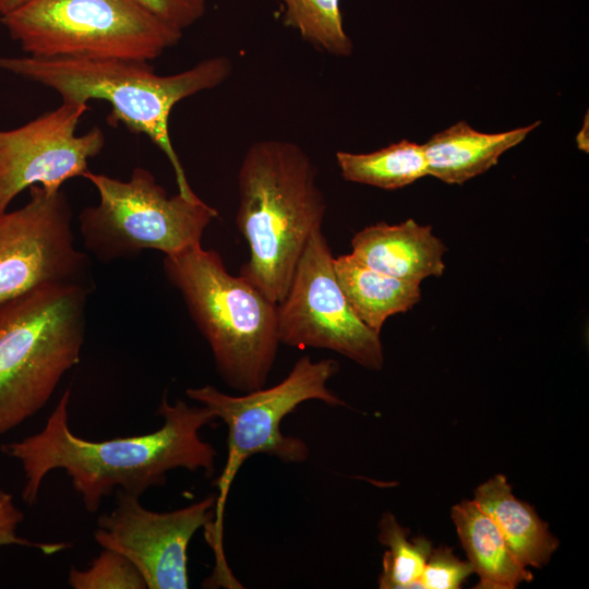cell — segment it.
Masks as SVG:
<instances>
[{
  "label": "cell",
  "mask_w": 589,
  "mask_h": 589,
  "mask_svg": "<svg viewBox=\"0 0 589 589\" xmlns=\"http://www.w3.org/2000/svg\"><path fill=\"white\" fill-rule=\"evenodd\" d=\"M472 573L470 563L461 561L452 549H432L420 585L423 589H457Z\"/></svg>",
  "instance_id": "cell-22"
},
{
  "label": "cell",
  "mask_w": 589,
  "mask_h": 589,
  "mask_svg": "<svg viewBox=\"0 0 589 589\" xmlns=\"http://www.w3.org/2000/svg\"><path fill=\"white\" fill-rule=\"evenodd\" d=\"M216 494L171 512H153L121 489L115 507L98 516L95 541L117 551L139 569L148 589L189 588L188 546L215 517Z\"/></svg>",
  "instance_id": "cell-11"
},
{
  "label": "cell",
  "mask_w": 589,
  "mask_h": 589,
  "mask_svg": "<svg viewBox=\"0 0 589 589\" xmlns=\"http://www.w3.org/2000/svg\"><path fill=\"white\" fill-rule=\"evenodd\" d=\"M89 290L46 285L0 305V435L38 412L80 362Z\"/></svg>",
  "instance_id": "cell-5"
},
{
  "label": "cell",
  "mask_w": 589,
  "mask_h": 589,
  "mask_svg": "<svg viewBox=\"0 0 589 589\" xmlns=\"http://www.w3.org/2000/svg\"><path fill=\"white\" fill-rule=\"evenodd\" d=\"M351 248V254L363 264L402 280L421 284L445 271V244L430 225H420L412 218L396 225L366 226L352 237Z\"/></svg>",
  "instance_id": "cell-13"
},
{
  "label": "cell",
  "mask_w": 589,
  "mask_h": 589,
  "mask_svg": "<svg viewBox=\"0 0 589 589\" xmlns=\"http://www.w3.org/2000/svg\"><path fill=\"white\" fill-rule=\"evenodd\" d=\"M69 585L74 589H146L135 565L121 553L103 549L85 569L72 567Z\"/></svg>",
  "instance_id": "cell-21"
},
{
  "label": "cell",
  "mask_w": 589,
  "mask_h": 589,
  "mask_svg": "<svg viewBox=\"0 0 589 589\" xmlns=\"http://www.w3.org/2000/svg\"><path fill=\"white\" fill-rule=\"evenodd\" d=\"M163 269L208 344L224 383L239 393L264 387L280 345L277 303L231 275L220 254L202 245L165 255Z\"/></svg>",
  "instance_id": "cell-4"
},
{
  "label": "cell",
  "mask_w": 589,
  "mask_h": 589,
  "mask_svg": "<svg viewBox=\"0 0 589 589\" xmlns=\"http://www.w3.org/2000/svg\"><path fill=\"white\" fill-rule=\"evenodd\" d=\"M284 23L330 55L348 57L353 46L342 26L339 0H281Z\"/></svg>",
  "instance_id": "cell-20"
},
{
  "label": "cell",
  "mask_w": 589,
  "mask_h": 589,
  "mask_svg": "<svg viewBox=\"0 0 589 589\" xmlns=\"http://www.w3.org/2000/svg\"><path fill=\"white\" fill-rule=\"evenodd\" d=\"M317 169L297 143L261 140L245 151L238 171L236 223L249 245L239 275L278 303L286 294L326 201Z\"/></svg>",
  "instance_id": "cell-2"
},
{
  "label": "cell",
  "mask_w": 589,
  "mask_h": 589,
  "mask_svg": "<svg viewBox=\"0 0 589 589\" xmlns=\"http://www.w3.org/2000/svg\"><path fill=\"white\" fill-rule=\"evenodd\" d=\"M23 518V513L14 504L13 496L0 490V546L9 544L32 546L45 554H53L71 548V544L67 542H37L19 537L16 529Z\"/></svg>",
  "instance_id": "cell-24"
},
{
  "label": "cell",
  "mask_w": 589,
  "mask_h": 589,
  "mask_svg": "<svg viewBox=\"0 0 589 589\" xmlns=\"http://www.w3.org/2000/svg\"><path fill=\"white\" fill-rule=\"evenodd\" d=\"M24 0H0V16L17 8Z\"/></svg>",
  "instance_id": "cell-25"
},
{
  "label": "cell",
  "mask_w": 589,
  "mask_h": 589,
  "mask_svg": "<svg viewBox=\"0 0 589 589\" xmlns=\"http://www.w3.org/2000/svg\"><path fill=\"white\" fill-rule=\"evenodd\" d=\"M378 541L387 550L382 560L378 587L382 589L421 588L420 577L432 551L431 542L418 537L408 539L409 530L392 513L378 522Z\"/></svg>",
  "instance_id": "cell-19"
},
{
  "label": "cell",
  "mask_w": 589,
  "mask_h": 589,
  "mask_svg": "<svg viewBox=\"0 0 589 589\" xmlns=\"http://www.w3.org/2000/svg\"><path fill=\"white\" fill-rule=\"evenodd\" d=\"M452 518L473 573L478 589H514L532 580L508 548L492 518L473 500H464L452 508Z\"/></svg>",
  "instance_id": "cell-16"
},
{
  "label": "cell",
  "mask_w": 589,
  "mask_h": 589,
  "mask_svg": "<svg viewBox=\"0 0 589 589\" xmlns=\"http://www.w3.org/2000/svg\"><path fill=\"white\" fill-rule=\"evenodd\" d=\"M336 161L347 181L396 190L428 176L422 144L407 140L371 153L337 152Z\"/></svg>",
  "instance_id": "cell-18"
},
{
  "label": "cell",
  "mask_w": 589,
  "mask_h": 589,
  "mask_svg": "<svg viewBox=\"0 0 589 589\" xmlns=\"http://www.w3.org/2000/svg\"><path fill=\"white\" fill-rule=\"evenodd\" d=\"M333 359L313 361L309 356L296 361L287 376L268 388L242 395H229L212 385L192 387L185 395L205 406L228 430L226 465L215 481L217 486L215 517L207 529L216 565H226L223 550L224 512L231 484L243 464L255 455H267L286 464L304 462L310 455L306 443L281 433L283 419L299 405L318 400L328 406H346L327 382L338 372Z\"/></svg>",
  "instance_id": "cell-6"
},
{
  "label": "cell",
  "mask_w": 589,
  "mask_h": 589,
  "mask_svg": "<svg viewBox=\"0 0 589 589\" xmlns=\"http://www.w3.org/2000/svg\"><path fill=\"white\" fill-rule=\"evenodd\" d=\"M70 389H65L44 428L21 441L2 444L3 454L17 459L25 484L22 500L29 506L38 500L44 478L63 469L89 513L116 489L139 496L166 483L167 472L183 468L215 472L217 450L201 438V430L216 418L205 406L181 399L169 404L164 393L156 414L164 420L156 431L95 442L74 434L69 425Z\"/></svg>",
  "instance_id": "cell-1"
},
{
  "label": "cell",
  "mask_w": 589,
  "mask_h": 589,
  "mask_svg": "<svg viewBox=\"0 0 589 589\" xmlns=\"http://www.w3.org/2000/svg\"><path fill=\"white\" fill-rule=\"evenodd\" d=\"M473 501L492 518L524 567L540 568L550 561L558 540L534 508L513 494L504 476L496 474L478 486Z\"/></svg>",
  "instance_id": "cell-15"
},
{
  "label": "cell",
  "mask_w": 589,
  "mask_h": 589,
  "mask_svg": "<svg viewBox=\"0 0 589 589\" xmlns=\"http://www.w3.org/2000/svg\"><path fill=\"white\" fill-rule=\"evenodd\" d=\"M540 124L541 121H536L505 132L484 133L459 121L422 144L428 176L447 184H462L495 166L505 152L521 143Z\"/></svg>",
  "instance_id": "cell-14"
},
{
  "label": "cell",
  "mask_w": 589,
  "mask_h": 589,
  "mask_svg": "<svg viewBox=\"0 0 589 589\" xmlns=\"http://www.w3.org/2000/svg\"><path fill=\"white\" fill-rule=\"evenodd\" d=\"M29 193L23 207L0 214V305L46 285L91 286L88 257L75 248L65 193L37 184Z\"/></svg>",
  "instance_id": "cell-10"
},
{
  "label": "cell",
  "mask_w": 589,
  "mask_h": 589,
  "mask_svg": "<svg viewBox=\"0 0 589 589\" xmlns=\"http://www.w3.org/2000/svg\"><path fill=\"white\" fill-rule=\"evenodd\" d=\"M0 69L53 89L64 101L109 103L108 122L146 135L167 156L178 193L189 200L199 197L172 146L169 117L182 99L215 88L231 75L233 64L228 57H209L171 75L155 73L148 62L122 59L0 56Z\"/></svg>",
  "instance_id": "cell-3"
},
{
  "label": "cell",
  "mask_w": 589,
  "mask_h": 589,
  "mask_svg": "<svg viewBox=\"0 0 589 589\" xmlns=\"http://www.w3.org/2000/svg\"><path fill=\"white\" fill-rule=\"evenodd\" d=\"M87 109V104L62 100L59 107L20 128L0 130V214L32 185L53 192L65 181L84 177L88 160L105 145L98 127L76 134Z\"/></svg>",
  "instance_id": "cell-12"
},
{
  "label": "cell",
  "mask_w": 589,
  "mask_h": 589,
  "mask_svg": "<svg viewBox=\"0 0 589 589\" xmlns=\"http://www.w3.org/2000/svg\"><path fill=\"white\" fill-rule=\"evenodd\" d=\"M29 57L148 62L182 38L136 0H24L0 16Z\"/></svg>",
  "instance_id": "cell-7"
},
{
  "label": "cell",
  "mask_w": 589,
  "mask_h": 589,
  "mask_svg": "<svg viewBox=\"0 0 589 589\" xmlns=\"http://www.w3.org/2000/svg\"><path fill=\"white\" fill-rule=\"evenodd\" d=\"M166 25L182 32L205 13L208 0H136Z\"/></svg>",
  "instance_id": "cell-23"
},
{
  "label": "cell",
  "mask_w": 589,
  "mask_h": 589,
  "mask_svg": "<svg viewBox=\"0 0 589 589\" xmlns=\"http://www.w3.org/2000/svg\"><path fill=\"white\" fill-rule=\"evenodd\" d=\"M84 178L97 190L99 202L81 212L80 232L85 249L104 263L148 249L173 255L199 247L218 217L200 197L169 196L142 167L134 168L128 181L89 170Z\"/></svg>",
  "instance_id": "cell-8"
},
{
  "label": "cell",
  "mask_w": 589,
  "mask_h": 589,
  "mask_svg": "<svg viewBox=\"0 0 589 589\" xmlns=\"http://www.w3.org/2000/svg\"><path fill=\"white\" fill-rule=\"evenodd\" d=\"M334 271L354 314L378 334L389 316L411 310L421 300L419 283L377 272L351 253L334 257Z\"/></svg>",
  "instance_id": "cell-17"
},
{
  "label": "cell",
  "mask_w": 589,
  "mask_h": 589,
  "mask_svg": "<svg viewBox=\"0 0 589 589\" xmlns=\"http://www.w3.org/2000/svg\"><path fill=\"white\" fill-rule=\"evenodd\" d=\"M277 330L280 344L290 347L332 350L373 371L384 365L380 334L349 305L322 227L309 238L289 288L277 303Z\"/></svg>",
  "instance_id": "cell-9"
}]
</instances>
